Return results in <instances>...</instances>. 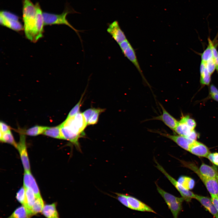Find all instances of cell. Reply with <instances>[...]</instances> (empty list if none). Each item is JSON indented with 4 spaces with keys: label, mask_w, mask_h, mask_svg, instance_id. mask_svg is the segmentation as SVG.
Masks as SVG:
<instances>
[{
    "label": "cell",
    "mask_w": 218,
    "mask_h": 218,
    "mask_svg": "<svg viewBox=\"0 0 218 218\" xmlns=\"http://www.w3.org/2000/svg\"><path fill=\"white\" fill-rule=\"evenodd\" d=\"M36 8L31 0H22L23 28L27 38L31 41H37L36 38Z\"/></svg>",
    "instance_id": "6da1fadb"
},
{
    "label": "cell",
    "mask_w": 218,
    "mask_h": 218,
    "mask_svg": "<svg viewBox=\"0 0 218 218\" xmlns=\"http://www.w3.org/2000/svg\"><path fill=\"white\" fill-rule=\"evenodd\" d=\"M79 13L72 8L68 3L66 4L65 7L63 12L59 14L51 13L46 12H43V16L44 25H66L80 36L79 32L80 31L74 28L68 21L66 17L69 14Z\"/></svg>",
    "instance_id": "7a4b0ae2"
},
{
    "label": "cell",
    "mask_w": 218,
    "mask_h": 218,
    "mask_svg": "<svg viewBox=\"0 0 218 218\" xmlns=\"http://www.w3.org/2000/svg\"><path fill=\"white\" fill-rule=\"evenodd\" d=\"M61 124L80 138L84 136V130L87 125L82 113L81 112L72 117L66 118Z\"/></svg>",
    "instance_id": "3957f363"
},
{
    "label": "cell",
    "mask_w": 218,
    "mask_h": 218,
    "mask_svg": "<svg viewBox=\"0 0 218 218\" xmlns=\"http://www.w3.org/2000/svg\"><path fill=\"white\" fill-rule=\"evenodd\" d=\"M157 190L162 197L171 212L174 218H177L182 209V204L184 200L182 197H176L161 188L156 183Z\"/></svg>",
    "instance_id": "277c9868"
},
{
    "label": "cell",
    "mask_w": 218,
    "mask_h": 218,
    "mask_svg": "<svg viewBox=\"0 0 218 218\" xmlns=\"http://www.w3.org/2000/svg\"><path fill=\"white\" fill-rule=\"evenodd\" d=\"M185 167L195 173L203 182L210 195H218V180L210 179L202 175L196 165L193 163L182 161Z\"/></svg>",
    "instance_id": "5b68a950"
},
{
    "label": "cell",
    "mask_w": 218,
    "mask_h": 218,
    "mask_svg": "<svg viewBox=\"0 0 218 218\" xmlns=\"http://www.w3.org/2000/svg\"><path fill=\"white\" fill-rule=\"evenodd\" d=\"M0 23L2 26L15 31L24 29L16 15L6 11H1L0 13Z\"/></svg>",
    "instance_id": "8992f818"
},
{
    "label": "cell",
    "mask_w": 218,
    "mask_h": 218,
    "mask_svg": "<svg viewBox=\"0 0 218 218\" xmlns=\"http://www.w3.org/2000/svg\"><path fill=\"white\" fill-rule=\"evenodd\" d=\"M124 55L135 66L146 83H148L144 77L137 60L135 51L130 42L127 39L119 44Z\"/></svg>",
    "instance_id": "52a82bcc"
},
{
    "label": "cell",
    "mask_w": 218,
    "mask_h": 218,
    "mask_svg": "<svg viewBox=\"0 0 218 218\" xmlns=\"http://www.w3.org/2000/svg\"><path fill=\"white\" fill-rule=\"evenodd\" d=\"M157 167L167 178L180 193L184 200L187 202H190L192 199H194L195 194L184 188L177 181L170 175L157 162Z\"/></svg>",
    "instance_id": "ba28073f"
},
{
    "label": "cell",
    "mask_w": 218,
    "mask_h": 218,
    "mask_svg": "<svg viewBox=\"0 0 218 218\" xmlns=\"http://www.w3.org/2000/svg\"><path fill=\"white\" fill-rule=\"evenodd\" d=\"M20 134L19 141L17 144L16 148L18 150L25 171H30V167L27 150L25 134L19 132Z\"/></svg>",
    "instance_id": "9c48e42d"
},
{
    "label": "cell",
    "mask_w": 218,
    "mask_h": 218,
    "mask_svg": "<svg viewBox=\"0 0 218 218\" xmlns=\"http://www.w3.org/2000/svg\"><path fill=\"white\" fill-rule=\"evenodd\" d=\"M159 105L162 110V114L150 120L161 121L169 128L174 131L178 124V121L166 110L162 105L160 103H159Z\"/></svg>",
    "instance_id": "30bf717a"
},
{
    "label": "cell",
    "mask_w": 218,
    "mask_h": 218,
    "mask_svg": "<svg viewBox=\"0 0 218 218\" xmlns=\"http://www.w3.org/2000/svg\"><path fill=\"white\" fill-rule=\"evenodd\" d=\"M107 31L118 44L127 39L124 32L117 21L108 24Z\"/></svg>",
    "instance_id": "8fae6325"
},
{
    "label": "cell",
    "mask_w": 218,
    "mask_h": 218,
    "mask_svg": "<svg viewBox=\"0 0 218 218\" xmlns=\"http://www.w3.org/2000/svg\"><path fill=\"white\" fill-rule=\"evenodd\" d=\"M157 133L173 141L179 146L185 150L189 151L192 141L186 137L179 135H172L157 131Z\"/></svg>",
    "instance_id": "7c38bea8"
},
{
    "label": "cell",
    "mask_w": 218,
    "mask_h": 218,
    "mask_svg": "<svg viewBox=\"0 0 218 218\" xmlns=\"http://www.w3.org/2000/svg\"><path fill=\"white\" fill-rule=\"evenodd\" d=\"M189 151L197 156L206 158L210 153L206 146L196 140L192 143Z\"/></svg>",
    "instance_id": "4fadbf2b"
},
{
    "label": "cell",
    "mask_w": 218,
    "mask_h": 218,
    "mask_svg": "<svg viewBox=\"0 0 218 218\" xmlns=\"http://www.w3.org/2000/svg\"><path fill=\"white\" fill-rule=\"evenodd\" d=\"M126 196L130 209L138 211L156 213L151 207L136 198L129 195H126Z\"/></svg>",
    "instance_id": "5bb4252c"
},
{
    "label": "cell",
    "mask_w": 218,
    "mask_h": 218,
    "mask_svg": "<svg viewBox=\"0 0 218 218\" xmlns=\"http://www.w3.org/2000/svg\"><path fill=\"white\" fill-rule=\"evenodd\" d=\"M23 185L25 188L31 189L34 192L36 197L41 196L38 185L30 171H25Z\"/></svg>",
    "instance_id": "9a60e30c"
},
{
    "label": "cell",
    "mask_w": 218,
    "mask_h": 218,
    "mask_svg": "<svg viewBox=\"0 0 218 218\" xmlns=\"http://www.w3.org/2000/svg\"><path fill=\"white\" fill-rule=\"evenodd\" d=\"M36 8V38L37 41L43 36L44 25L43 12L38 3L35 4Z\"/></svg>",
    "instance_id": "2e32d148"
},
{
    "label": "cell",
    "mask_w": 218,
    "mask_h": 218,
    "mask_svg": "<svg viewBox=\"0 0 218 218\" xmlns=\"http://www.w3.org/2000/svg\"><path fill=\"white\" fill-rule=\"evenodd\" d=\"M194 199L198 200L214 217L218 218V213L212 203L211 198L195 194Z\"/></svg>",
    "instance_id": "e0dca14e"
},
{
    "label": "cell",
    "mask_w": 218,
    "mask_h": 218,
    "mask_svg": "<svg viewBox=\"0 0 218 218\" xmlns=\"http://www.w3.org/2000/svg\"><path fill=\"white\" fill-rule=\"evenodd\" d=\"M199 169L200 173L203 176L209 178L218 180V170L216 167L202 163Z\"/></svg>",
    "instance_id": "ac0fdd59"
},
{
    "label": "cell",
    "mask_w": 218,
    "mask_h": 218,
    "mask_svg": "<svg viewBox=\"0 0 218 218\" xmlns=\"http://www.w3.org/2000/svg\"><path fill=\"white\" fill-rule=\"evenodd\" d=\"M41 212L47 218H60L55 203L44 205Z\"/></svg>",
    "instance_id": "d6986e66"
},
{
    "label": "cell",
    "mask_w": 218,
    "mask_h": 218,
    "mask_svg": "<svg viewBox=\"0 0 218 218\" xmlns=\"http://www.w3.org/2000/svg\"><path fill=\"white\" fill-rule=\"evenodd\" d=\"M25 189V198L24 206L27 210L31 216V209L36 199V196L34 192L30 189Z\"/></svg>",
    "instance_id": "ffe728a7"
},
{
    "label": "cell",
    "mask_w": 218,
    "mask_h": 218,
    "mask_svg": "<svg viewBox=\"0 0 218 218\" xmlns=\"http://www.w3.org/2000/svg\"><path fill=\"white\" fill-rule=\"evenodd\" d=\"M200 82L202 85H208L211 81V75L209 72L205 63L201 61L200 67Z\"/></svg>",
    "instance_id": "44dd1931"
},
{
    "label": "cell",
    "mask_w": 218,
    "mask_h": 218,
    "mask_svg": "<svg viewBox=\"0 0 218 218\" xmlns=\"http://www.w3.org/2000/svg\"><path fill=\"white\" fill-rule=\"evenodd\" d=\"M192 130L185 122L180 119L178 121L174 131L178 135L187 137Z\"/></svg>",
    "instance_id": "7402d4cb"
},
{
    "label": "cell",
    "mask_w": 218,
    "mask_h": 218,
    "mask_svg": "<svg viewBox=\"0 0 218 218\" xmlns=\"http://www.w3.org/2000/svg\"><path fill=\"white\" fill-rule=\"evenodd\" d=\"M42 134L53 138L63 139L61 131L60 124L53 127H48Z\"/></svg>",
    "instance_id": "603a6c76"
},
{
    "label": "cell",
    "mask_w": 218,
    "mask_h": 218,
    "mask_svg": "<svg viewBox=\"0 0 218 218\" xmlns=\"http://www.w3.org/2000/svg\"><path fill=\"white\" fill-rule=\"evenodd\" d=\"M48 127L39 125L33 126L25 131L19 130L20 132L30 136H36L39 134H43Z\"/></svg>",
    "instance_id": "cb8c5ba5"
},
{
    "label": "cell",
    "mask_w": 218,
    "mask_h": 218,
    "mask_svg": "<svg viewBox=\"0 0 218 218\" xmlns=\"http://www.w3.org/2000/svg\"><path fill=\"white\" fill-rule=\"evenodd\" d=\"M31 216L27 210L22 205L16 208L7 218H29Z\"/></svg>",
    "instance_id": "d4e9b609"
},
{
    "label": "cell",
    "mask_w": 218,
    "mask_h": 218,
    "mask_svg": "<svg viewBox=\"0 0 218 218\" xmlns=\"http://www.w3.org/2000/svg\"><path fill=\"white\" fill-rule=\"evenodd\" d=\"M177 181L184 188L188 190L193 189L195 185L194 180L186 176H182L179 177Z\"/></svg>",
    "instance_id": "484cf974"
},
{
    "label": "cell",
    "mask_w": 218,
    "mask_h": 218,
    "mask_svg": "<svg viewBox=\"0 0 218 218\" xmlns=\"http://www.w3.org/2000/svg\"><path fill=\"white\" fill-rule=\"evenodd\" d=\"M44 206V201L41 196L36 197L35 201L31 209V215L42 212Z\"/></svg>",
    "instance_id": "4316f807"
},
{
    "label": "cell",
    "mask_w": 218,
    "mask_h": 218,
    "mask_svg": "<svg viewBox=\"0 0 218 218\" xmlns=\"http://www.w3.org/2000/svg\"><path fill=\"white\" fill-rule=\"evenodd\" d=\"M0 139L2 142L10 144L15 148L17 147V143L15 142L10 130L3 134L0 132Z\"/></svg>",
    "instance_id": "83f0119b"
},
{
    "label": "cell",
    "mask_w": 218,
    "mask_h": 218,
    "mask_svg": "<svg viewBox=\"0 0 218 218\" xmlns=\"http://www.w3.org/2000/svg\"><path fill=\"white\" fill-rule=\"evenodd\" d=\"M104 109L95 108L90 117L87 125H94L96 124L98 121L100 114L104 111Z\"/></svg>",
    "instance_id": "f1b7e54d"
},
{
    "label": "cell",
    "mask_w": 218,
    "mask_h": 218,
    "mask_svg": "<svg viewBox=\"0 0 218 218\" xmlns=\"http://www.w3.org/2000/svg\"><path fill=\"white\" fill-rule=\"evenodd\" d=\"M208 40V44L210 45L212 50L213 57L216 65V70L218 72V51L209 37Z\"/></svg>",
    "instance_id": "f546056e"
},
{
    "label": "cell",
    "mask_w": 218,
    "mask_h": 218,
    "mask_svg": "<svg viewBox=\"0 0 218 218\" xmlns=\"http://www.w3.org/2000/svg\"><path fill=\"white\" fill-rule=\"evenodd\" d=\"M213 57L212 50L208 44L207 48L201 54V61L205 63Z\"/></svg>",
    "instance_id": "4dcf8cb0"
},
{
    "label": "cell",
    "mask_w": 218,
    "mask_h": 218,
    "mask_svg": "<svg viewBox=\"0 0 218 218\" xmlns=\"http://www.w3.org/2000/svg\"><path fill=\"white\" fill-rule=\"evenodd\" d=\"M83 95V94L78 102L70 111L67 118H69L74 116L80 112V109L82 104L81 102Z\"/></svg>",
    "instance_id": "1f68e13d"
},
{
    "label": "cell",
    "mask_w": 218,
    "mask_h": 218,
    "mask_svg": "<svg viewBox=\"0 0 218 218\" xmlns=\"http://www.w3.org/2000/svg\"><path fill=\"white\" fill-rule=\"evenodd\" d=\"M16 198L22 205H24L25 198V189L23 186L21 188L17 193Z\"/></svg>",
    "instance_id": "d6a6232c"
},
{
    "label": "cell",
    "mask_w": 218,
    "mask_h": 218,
    "mask_svg": "<svg viewBox=\"0 0 218 218\" xmlns=\"http://www.w3.org/2000/svg\"><path fill=\"white\" fill-rule=\"evenodd\" d=\"M181 119L185 122L190 129L194 130L196 126V123L193 119L189 116H182Z\"/></svg>",
    "instance_id": "836d02e7"
},
{
    "label": "cell",
    "mask_w": 218,
    "mask_h": 218,
    "mask_svg": "<svg viewBox=\"0 0 218 218\" xmlns=\"http://www.w3.org/2000/svg\"><path fill=\"white\" fill-rule=\"evenodd\" d=\"M205 63L209 72L211 75L216 69V65L213 57L208 60Z\"/></svg>",
    "instance_id": "e575fe53"
},
{
    "label": "cell",
    "mask_w": 218,
    "mask_h": 218,
    "mask_svg": "<svg viewBox=\"0 0 218 218\" xmlns=\"http://www.w3.org/2000/svg\"><path fill=\"white\" fill-rule=\"evenodd\" d=\"M209 93L211 97L218 102V89L214 85L212 84L210 87Z\"/></svg>",
    "instance_id": "d590c367"
},
{
    "label": "cell",
    "mask_w": 218,
    "mask_h": 218,
    "mask_svg": "<svg viewBox=\"0 0 218 218\" xmlns=\"http://www.w3.org/2000/svg\"><path fill=\"white\" fill-rule=\"evenodd\" d=\"M117 199L122 204L126 207L130 208V206L126 195L116 193Z\"/></svg>",
    "instance_id": "8d00e7d4"
},
{
    "label": "cell",
    "mask_w": 218,
    "mask_h": 218,
    "mask_svg": "<svg viewBox=\"0 0 218 218\" xmlns=\"http://www.w3.org/2000/svg\"><path fill=\"white\" fill-rule=\"evenodd\" d=\"M207 158L214 165L218 166V152L210 153Z\"/></svg>",
    "instance_id": "74e56055"
},
{
    "label": "cell",
    "mask_w": 218,
    "mask_h": 218,
    "mask_svg": "<svg viewBox=\"0 0 218 218\" xmlns=\"http://www.w3.org/2000/svg\"><path fill=\"white\" fill-rule=\"evenodd\" d=\"M95 109V108H90L86 110L83 113H82L83 114L85 118L87 124L90 117L93 113Z\"/></svg>",
    "instance_id": "f35d334b"
},
{
    "label": "cell",
    "mask_w": 218,
    "mask_h": 218,
    "mask_svg": "<svg viewBox=\"0 0 218 218\" xmlns=\"http://www.w3.org/2000/svg\"><path fill=\"white\" fill-rule=\"evenodd\" d=\"M0 132L3 134L10 130V127L2 121H1L0 122Z\"/></svg>",
    "instance_id": "ab89813d"
},
{
    "label": "cell",
    "mask_w": 218,
    "mask_h": 218,
    "mask_svg": "<svg viewBox=\"0 0 218 218\" xmlns=\"http://www.w3.org/2000/svg\"><path fill=\"white\" fill-rule=\"evenodd\" d=\"M212 203L218 213V195H211Z\"/></svg>",
    "instance_id": "60d3db41"
},
{
    "label": "cell",
    "mask_w": 218,
    "mask_h": 218,
    "mask_svg": "<svg viewBox=\"0 0 218 218\" xmlns=\"http://www.w3.org/2000/svg\"><path fill=\"white\" fill-rule=\"evenodd\" d=\"M198 136V134L194 130H193L186 138L192 141L196 140Z\"/></svg>",
    "instance_id": "b9f144b4"
}]
</instances>
